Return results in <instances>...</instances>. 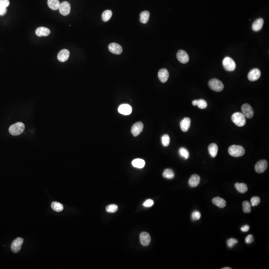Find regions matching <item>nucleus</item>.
Wrapping results in <instances>:
<instances>
[{
    "label": "nucleus",
    "mask_w": 269,
    "mask_h": 269,
    "mask_svg": "<svg viewBox=\"0 0 269 269\" xmlns=\"http://www.w3.org/2000/svg\"><path fill=\"white\" fill-rule=\"evenodd\" d=\"M150 13L145 11L142 12L140 14V21L143 24H147L150 18Z\"/></svg>",
    "instance_id": "bb28decb"
},
{
    "label": "nucleus",
    "mask_w": 269,
    "mask_h": 269,
    "mask_svg": "<svg viewBox=\"0 0 269 269\" xmlns=\"http://www.w3.org/2000/svg\"><path fill=\"white\" fill-rule=\"evenodd\" d=\"M144 125L142 122H136L132 126L131 129L132 133L135 136H138L143 130Z\"/></svg>",
    "instance_id": "ddd939ff"
},
{
    "label": "nucleus",
    "mask_w": 269,
    "mask_h": 269,
    "mask_svg": "<svg viewBox=\"0 0 269 269\" xmlns=\"http://www.w3.org/2000/svg\"><path fill=\"white\" fill-rule=\"evenodd\" d=\"M154 204V202L152 199H148L146 200L143 203L144 206L146 207H150L152 206Z\"/></svg>",
    "instance_id": "58836bf2"
},
{
    "label": "nucleus",
    "mask_w": 269,
    "mask_h": 269,
    "mask_svg": "<svg viewBox=\"0 0 269 269\" xmlns=\"http://www.w3.org/2000/svg\"><path fill=\"white\" fill-rule=\"evenodd\" d=\"M118 112L124 115H129L131 114L132 108L131 106L129 104H124L119 107L118 109Z\"/></svg>",
    "instance_id": "4468645a"
},
{
    "label": "nucleus",
    "mask_w": 269,
    "mask_h": 269,
    "mask_svg": "<svg viewBox=\"0 0 269 269\" xmlns=\"http://www.w3.org/2000/svg\"><path fill=\"white\" fill-rule=\"evenodd\" d=\"M191 124V120L190 118L186 117L182 120L180 123L181 130L183 132H186L190 129Z\"/></svg>",
    "instance_id": "f3484780"
},
{
    "label": "nucleus",
    "mask_w": 269,
    "mask_h": 269,
    "mask_svg": "<svg viewBox=\"0 0 269 269\" xmlns=\"http://www.w3.org/2000/svg\"><path fill=\"white\" fill-rule=\"evenodd\" d=\"M249 226L247 225L243 226L241 228V230L242 232H248V231L249 230Z\"/></svg>",
    "instance_id": "37998d69"
},
{
    "label": "nucleus",
    "mask_w": 269,
    "mask_h": 269,
    "mask_svg": "<svg viewBox=\"0 0 269 269\" xmlns=\"http://www.w3.org/2000/svg\"><path fill=\"white\" fill-rule=\"evenodd\" d=\"M261 75V72L258 68H255L251 70L248 75V79L251 81H255L259 79Z\"/></svg>",
    "instance_id": "9d476101"
},
{
    "label": "nucleus",
    "mask_w": 269,
    "mask_h": 269,
    "mask_svg": "<svg viewBox=\"0 0 269 269\" xmlns=\"http://www.w3.org/2000/svg\"><path fill=\"white\" fill-rule=\"evenodd\" d=\"M268 162L265 159H262L257 163L255 166V170L256 172L261 174L265 172L268 167Z\"/></svg>",
    "instance_id": "0eeeda50"
},
{
    "label": "nucleus",
    "mask_w": 269,
    "mask_h": 269,
    "mask_svg": "<svg viewBox=\"0 0 269 269\" xmlns=\"http://www.w3.org/2000/svg\"><path fill=\"white\" fill-rule=\"evenodd\" d=\"M51 206L52 209L56 212H60L63 209V204L58 202H53L52 203Z\"/></svg>",
    "instance_id": "cd10ccee"
},
{
    "label": "nucleus",
    "mask_w": 269,
    "mask_h": 269,
    "mask_svg": "<svg viewBox=\"0 0 269 269\" xmlns=\"http://www.w3.org/2000/svg\"><path fill=\"white\" fill-rule=\"evenodd\" d=\"M162 143L164 147H167L170 143V136L167 134L163 135L162 137Z\"/></svg>",
    "instance_id": "72a5a7b5"
},
{
    "label": "nucleus",
    "mask_w": 269,
    "mask_h": 269,
    "mask_svg": "<svg viewBox=\"0 0 269 269\" xmlns=\"http://www.w3.org/2000/svg\"><path fill=\"white\" fill-rule=\"evenodd\" d=\"M200 181V176L196 174H194L190 176V179L188 180V184L191 187H196L199 184Z\"/></svg>",
    "instance_id": "6ab92c4d"
},
{
    "label": "nucleus",
    "mask_w": 269,
    "mask_h": 269,
    "mask_svg": "<svg viewBox=\"0 0 269 269\" xmlns=\"http://www.w3.org/2000/svg\"><path fill=\"white\" fill-rule=\"evenodd\" d=\"M222 64L224 68L228 71H233L236 68L235 62L231 57H225L223 60Z\"/></svg>",
    "instance_id": "39448f33"
},
{
    "label": "nucleus",
    "mask_w": 269,
    "mask_h": 269,
    "mask_svg": "<svg viewBox=\"0 0 269 269\" xmlns=\"http://www.w3.org/2000/svg\"><path fill=\"white\" fill-rule=\"evenodd\" d=\"M197 102H198V100H194L192 102V105H194V106H196L197 105Z\"/></svg>",
    "instance_id": "c03bdc74"
},
{
    "label": "nucleus",
    "mask_w": 269,
    "mask_h": 269,
    "mask_svg": "<svg viewBox=\"0 0 269 269\" xmlns=\"http://www.w3.org/2000/svg\"><path fill=\"white\" fill-rule=\"evenodd\" d=\"M140 243L144 246H147L151 241V237L147 232H143L140 235Z\"/></svg>",
    "instance_id": "f8f14e48"
},
{
    "label": "nucleus",
    "mask_w": 269,
    "mask_h": 269,
    "mask_svg": "<svg viewBox=\"0 0 269 269\" xmlns=\"http://www.w3.org/2000/svg\"><path fill=\"white\" fill-rule=\"evenodd\" d=\"M69 56H70V52L68 50L66 49H63L61 51H60L57 55V59L59 61L63 63L67 60Z\"/></svg>",
    "instance_id": "dca6fc26"
},
{
    "label": "nucleus",
    "mask_w": 269,
    "mask_h": 269,
    "mask_svg": "<svg viewBox=\"0 0 269 269\" xmlns=\"http://www.w3.org/2000/svg\"><path fill=\"white\" fill-rule=\"evenodd\" d=\"M200 217H201V214L199 211H194L192 212V215H191V218H192V220H194V221L199 220Z\"/></svg>",
    "instance_id": "4c0bfd02"
},
{
    "label": "nucleus",
    "mask_w": 269,
    "mask_h": 269,
    "mask_svg": "<svg viewBox=\"0 0 269 269\" xmlns=\"http://www.w3.org/2000/svg\"><path fill=\"white\" fill-rule=\"evenodd\" d=\"M241 111L242 114L246 118L251 119L253 117L254 110L249 104H244L242 106Z\"/></svg>",
    "instance_id": "423d86ee"
},
{
    "label": "nucleus",
    "mask_w": 269,
    "mask_h": 269,
    "mask_svg": "<svg viewBox=\"0 0 269 269\" xmlns=\"http://www.w3.org/2000/svg\"><path fill=\"white\" fill-rule=\"evenodd\" d=\"M208 86L211 90L216 92L221 91L224 89L222 82L216 78L210 80L208 82Z\"/></svg>",
    "instance_id": "20e7f679"
},
{
    "label": "nucleus",
    "mask_w": 269,
    "mask_h": 269,
    "mask_svg": "<svg viewBox=\"0 0 269 269\" xmlns=\"http://www.w3.org/2000/svg\"><path fill=\"white\" fill-rule=\"evenodd\" d=\"M177 59L179 60V62L185 64L188 63L190 60V57L186 51L183 50H179L178 52L177 55Z\"/></svg>",
    "instance_id": "9b49d317"
},
{
    "label": "nucleus",
    "mask_w": 269,
    "mask_h": 269,
    "mask_svg": "<svg viewBox=\"0 0 269 269\" xmlns=\"http://www.w3.org/2000/svg\"><path fill=\"white\" fill-rule=\"evenodd\" d=\"M243 211L244 213H250L251 211V206L249 202L248 201H245L243 202L242 204Z\"/></svg>",
    "instance_id": "2f4dec72"
},
{
    "label": "nucleus",
    "mask_w": 269,
    "mask_h": 269,
    "mask_svg": "<svg viewBox=\"0 0 269 269\" xmlns=\"http://www.w3.org/2000/svg\"><path fill=\"white\" fill-rule=\"evenodd\" d=\"M59 10L60 13H61V15L63 16L69 15L71 11L70 4L68 2H63L60 5Z\"/></svg>",
    "instance_id": "1a4fd4ad"
},
{
    "label": "nucleus",
    "mask_w": 269,
    "mask_h": 269,
    "mask_svg": "<svg viewBox=\"0 0 269 269\" xmlns=\"http://www.w3.org/2000/svg\"><path fill=\"white\" fill-rule=\"evenodd\" d=\"M235 187L239 192L242 194L245 193L248 190V187L245 183H237L235 184Z\"/></svg>",
    "instance_id": "a878e982"
},
{
    "label": "nucleus",
    "mask_w": 269,
    "mask_h": 269,
    "mask_svg": "<svg viewBox=\"0 0 269 269\" xmlns=\"http://www.w3.org/2000/svg\"><path fill=\"white\" fill-rule=\"evenodd\" d=\"M263 25H264V20L262 18H259L256 20L254 22L253 24H252V29L255 32H258L262 29Z\"/></svg>",
    "instance_id": "412c9836"
},
{
    "label": "nucleus",
    "mask_w": 269,
    "mask_h": 269,
    "mask_svg": "<svg viewBox=\"0 0 269 269\" xmlns=\"http://www.w3.org/2000/svg\"><path fill=\"white\" fill-rule=\"evenodd\" d=\"M118 207L116 204H111L106 206V210L109 213H115L118 210Z\"/></svg>",
    "instance_id": "473e14b6"
},
{
    "label": "nucleus",
    "mask_w": 269,
    "mask_h": 269,
    "mask_svg": "<svg viewBox=\"0 0 269 269\" xmlns=\"http://www.w3.org/2000/svg\"><path fill=\"white\" fill-rule=\"evenodd\" d=\"M24 239L21 238H17L16 239L13 243L11 245V250L13 253H17L21 249V246L23 245Z\"/></svg>",
    "instance_id": "6e6552de"
},
{
    "label": "nucleus",
    "mask_w": 269,
    "mask_h": 269,
    "mask_svg": "<svg viewBox=\"0 0 269 269\" xmlns=\"http://www.w3.org/2000/svg\"><path fill=\"white\" fill-rule=\"evenodd\" d=\"M158 77L160 81L163 83L167 82L169 77V73L167 69L165 68L160 69L158 72Z\"/></svg>",
    "instance_id": "a211bd4d"
},
{
    "label": "nucleus",
    "mask_w": 269,
    "mask_h": 269,
    "mask_svg": "<svg viewBox=\"0 0 269 269\" xmlns=\"http://www.w3.org/2000/svg\"><path fill=\"white\" fill-rule=\"evenodd\" d=\"M132 164L134 167L138 168H143L145 166V162L144 159H136L132 161Z\"/></svg>",
    "instance_id": "b1692460"
},
{
    "label": "nucleus",
    "mask_w": 269,
    "mask_h": 269,
    "mask_svg": "<svg viewBox=\"0 0 269 269\" xmlns=\"http://www.w3.org/2000/svg\"><path fill=\"white\" fill-rule=\"evenodd\" d=\"M112 16V12L111 11L108 10H106L102 13V20L104 21L107 22L110 20Z\"/></svg>",
    "instance_id": "c756f323"
},
{
    "label": "nucleus",
    "mask_w": 269,
    "mask_h": 269,
    "mask_svg": "<svg viewBox=\"0 0 269 269\" xmlns=\"http://www.w3.org/2000/svg\"><path fill=\"white\" fill-rule=\"evenodd\" d=\"M25 129V126L21 122H17L12 125L9 128V132L13 136L20 135L23 133Z\"/></svg>",
    "instance_id": "f03ea898"
},
{
    "label": "nucleus",
    "mask_w": 269,
    "mask_h": 269,
    "mask_svg": "<svg viewBox=\"0 0 269 269\" xmlns=\"http://www.w3.org/2000/svg\"><path fill=\"white\" fill-rule=\"evenodd\" d=\"M36 33L38 37H46L51 33V31L45 27H40L36 29Z\"/></svg>",
    "instance_id": "aec40b11"
},
{
    "label": "nucleus",
    "mask_w": 269,
    "mask_h": 269,
    "mask_svg": "<svg viewBox=\"0 0 269 269\" xmlns=\"http://www.w3.org/2000/svg\"><path fill=\"white\" fill-rule=\"evenodd\" d=\"M251 202L252 206H257L260 203V198L258 196H254L251 199Z\"/></svg>",
    "instance_id": "e433bc0d"
},
{
    "label": "nucleus",
    "mask_w": 269,
    "mask_h": 269,
    "mask_svg": "<svg viewBox=\"0 0 269 269\" xmlns=\"http://www.w3.org/2000/svg\"><path fill=\"white\" fill-rule=\"evenodd\" d=\"M196 106H198V107L200 109H205L207 107V103L206 100L203 99L198 100Z\"/></svg>",
    "instance_id": "f704fd0d"
},
{
    "label": "nucleus",
    "mask_w": 269,
    "mask_h": 269,
    "mask_svg": "<svg viewBox=\"0 0 269 269\" xmlns=\"http://www.w3.org/2000/svg\"><path fill=\"white\" fill-rule=\"evenodd\" d=\"M9 5V0H0V6L2 7L7 8Z\"/></svg>",
    "instance_id": "ea45409f"
},
{
    "label": "nucleus",
    "mask_w": 269,
    "mask_h": 269,
    "mask_svg": "<svg viewBox=\"0 0 269 269\" xmlns=\"http://www.w3.org/2000/svg\"><path fill=\"white\" fill-rule=\"evenodd\" d=\"M163 178L167 179H172L175 177V173L172 170L169 168H167L164 170L163 174Z\"/></svg>",
    "instance_id": "c85d7f7f"
},
{
    "label": "nucleus",
    "mask_w": 269,
    "mask_h": 269,
    "mask_svg": "<svg viewBox=\"0 0 269 269\" xmlns=\"http://www.w3.org/2000/svg\"><path fill=\"white\" fill-rule=\"evenodd\" d=\"M222 269H231V268L230 267H224V268H222Z\"/></svg>",
    "instance_id": "a18cd8bd"
},
{
    "label": "nucleus",
    "mask_w": 269,
    "mask_h": 269,
    "mask_svg": "<svg viewBox=\"0 0 269 269\" xmlns=\"http://www.w3.org/2000/svg\"><path fill=\"white\" fill-rule=\"evenodd\" d=\"M231 119L234 123L238 127H243L245 125L246 117L242 113L236 112L232 115Z\"/></svg>",
    "instance_id": "7ed1b4c3"
},
{
    "label": "nucleus",
    "mask_w": 269,
    "mask_h": 269,
    "mask_svg": "<svg viewBox=\"0 0 269 269\" xmlns=\"http://www.w3.org/2000/svg\"><path fill=\"white\" fill-rule=\"evenodd\" d=\"M179 153L180 156L186 159H188L190 157V153L188 150L185 148H180L179 150Z\"/></svg>",
    "instance_id": "7c9ffc66"
},
{
    "label": "nucleus",
    "mask_w": 269,
    "mask_h": 269,
    "mask_svg": "<svg viewBox=\"0 0 269 269\" xmlns=\"http://www.w3.org/2000/svg\"><path fill=\"white\" fill-rule=\"evenodd\" d=\"M109 51L115 55H120L122 52L123 49L122 47L116 43H112L108 46Z\"/></svg>",
    "instance_id": "2eb2a0df"
},
{
    "label": "nucleus",
    "mask_w": 269,
    "mask_h": 269,
    "mask_svg": "<svg viewBox=\"0 0 269 269\" xmlns=\"http://www.w3.org/2000/svg\"><path fill=\"white\" fill-rule=\"evenodd\" d=\"M7 8L0 6V16H4L7 13Z\"/></svg>",
    "instance_id": "79ce46f5"
},
{
    "label": "nucleus",
    "mask_w": 269,
    "mask_h": 269,
    "mask_svg": "<svg viewBox=\"0 0 269 269\" xmlns=\"http://www.w3.org/2000/svg\"><path fill=\"white\" fill-rule=\"evenodd\" d=\"M48 4L49 8L52 10H57L60 7V3L59 0H48Z\"/></svg>",
    "instance_id": "393cba45"
},
{
    "label": "nucleus",
    "mask_w": 269,
    "mask_h": 269,
    "mask_svg": "<svg viewBox=\"0 0 269 269\" xmlns=\"http://www.w3.org/2000/svg\"><path fill=\"white\" fill-rule=\"evenodd\" d=\"M212 202L219 208H224L226 206V202L225 200L219 197H216L213 198Z\"/></svg>",
    "instance_id": "5701e85b"
},
{
    "label": "nucleus",
    "mask_w": 269,
    "mask_h": 269,
    "mask_svg": "<svg viewBox=\"0 0 269 269\" xmlns=\"http://www.w3.org/2000/svg\"><path fill=\"white\" fill-rule=\"evenodd\" d=\"M230 155L234 157H240L245 154V151L244 148L238 145H232L228 148Z\"/></svg>",
    "instance_id": "f257e3e1"
},
{
    "label": "nucleus",
    "mask_w": 269,
    "mask_h": 269,
    "mask_svg": "<svg viewBox=\"0 0 269 269\" xmlns=\"http://www.w3.org/2000/svg\"><path fill=\"white\" fill-rule=\"evenodd\" d=\"M208 150L212 158H215L217 155L218 148L216 144L211 143L208 146Z\"/></svg>",
    "instance_id": "4be33fe9"
},
{
    "label": "nucleus",
    "mask_w": 269,
    "mask_h": 269,
    "mask_svg": "<svg viewBox=\"0 0 269 269\" xmlns=\"http://www.w3.org/2000/svg\"><path fill=\"white\" fill-rule=\"evenodd\" d=\"M254 241L253 236L252 235H248L245 238V242L247 244H250Z\"/></svg>",
    "instance_id": "a19ab883"
},
{
    "label": "nucleus",
    "mask_w": 269,
    "mask_h": 269,
    "mask_svg": "<svg viewBox=\"0 0 269 269\" xmlns=\"http://www.w3.org/2000/svg\"><path fill=\"white\" fill-rule=\"evenodd\" d=\"M238 243V240L235 238H230L227 241V245L229 248H232Z\"/></svg>",
    "instance_id": "c9c22d12"
}]
</instances>
